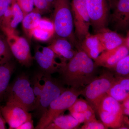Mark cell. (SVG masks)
<instances>
[{
    "instance_id": "cell-1",
    "label": "cell",
    "mask_w": 129,
    "mask_h": 129,
    "mask_svg": "<svg viewBox=\"0 0 129 129\" xmlns=\"http://www.w3.org/2000/svg\"><path fill=\"white\" fill-rule=\"evenodd\" d=\"M97 67L92 59L79 50L60 68L58 73L63 84L81 89L96 77Z\"/></svg>"
},
{
    "instance_id": "cell-2",
    "label": "cell",
    "mask_w": 129,
    "mask_h": 129,
    "mask_svg": "<svg viewBox=\"0 0 129 129\" xmlns=\"http://www.w3.org/2000/svg\"><path fill=\"white\" fill-rule=\"evenodd\" d=\"M53 22L57 37L69 41L76 48L79 44L74 34L70 0H56L53 7Z\"/></svg>"
},
{
    "instance_id": "cell-3",
    "label": "cell",
    "mask_w": 129,
    "mask_h": 129,
    "mask_svg": "<svg viewBox=\"0 0 129 129\" xmlns=\"http://www.w3.org/2000/svg\"><path fill=\"white\" fill-rule=\"evenodd\" d=\"M5 99L6 102L19 104L29 112L36 109V99L32 83L24 75L17 78L9 85Z\"/></svg>"
},
{
    "instance_id": "cell-4",
    "label": "cell",
    "mask_w": 129,
    "mask_h": 129,
    "mask_svg": "<svg viewBox=\"0 0 129 129\" xmlns=\"http://www.w3.org/2000/svg\"><path fill=\"white\" fill-rule=\"evenodd\" d=\"M81 89L71 87L67 88L51 103L46 111L41 116L35 128L45 129L55 119L68 109L81 95Z\"/></svg>"
},
{
    "instance_id": "cell-5",
    "label": "cell",
    "mask_w": 129,
    "mask_h": 129,
    "mask_svg": "<svg viewBox=\"0 0 129 129\" xmlns=\"http://www.w3.org/2000/svg\"><path fill=\"white\" fill-rule=\"evenodd\" d=\"M115 79L112 73L109 71L104 72L81 89V95L85 98L90 106L96 111L102 99L107 94Z\"/></svg>"
},
{
    "instance_id": "cell-6",
    "label": "cell",
    "mask_w": 129,
    "mask_h": 129,
    "mask_svg": "<svg viewBox=\"0 0 129 129\" xmlns=\"http://www.w3.org/2000/svg\"><path fill=\"white\" fill-rule=\"evenodd\" d=\"M96 112L108 128L118 129L123 125L124 115L122 104L107 94L102 99Z\"/></svg>"
},
{
    "instance_id": "cell-7",
    "label": "cell",
    "mask_w": 129,
    "mask_h": 129,
    "mask_svg": "<svg viewBox=\"0 0 129 129\" xmlns=\"http://www.w3.org/2000/svg\"><path fill=\"white\" fill-rule=\"evenodd\" d=\"M6 36V39L13 56L22 65L28 67L32 64V56L28 42L25 38L20 37L15 30L2 28Z\"/></svg>"
},
{
    "instance_id": "cell-8",
    "label": "cell",
    "mask_w": 129,
    "mask_h": 129,
    "mask_svg": "<svg viewBox=\"0 0 129 129\" xmlns=\"http://www.w3.org/2000/svg\"><path fill=\"white\" fill-rule=\"evenodd\" d=\"M90 25L95 34L107 27L111 11L110 0H86Z\"/></svg>"
},
{
    "instance_id": "cell-9",
    "label": "cell",
    "mask_w": 129,
    "mask_h": 129,
    "mask_svg": "<svg viewBox=\"0 0 129 129\" xmlns=\"http://www.w3.org/2000/svg\"><path fill=\"white\" fill-rule=\"evenodd\" d=\"M74 34L79 45L86 35L89 34V17L86 8V0H72L71 2Z\"/></svg>"
},
{
    "instance_id": "cell-10",
    "label": "cell",
    "mask_w": 129,
    "mask_h": 129,
    "mask_svg": "<svg viewBox=\"0 0 129 129\" xmlns=\"http://www.w3.org/2000/svg\"><path fill=\"white\" fill-rule=\"evenodd\" d=\"M43 88L39 104L35 111L41 116L51 103L66 89L60 82L53 79L51 75L42 73Z\"/></svg>"
},
{
    "instance_id": "cell-11",
    "label": "cell",
    "mask_w": 129,
    "mask_h": 129,
    "mask_svg": "<svg viewBox=\"0 0 129 129\" xmlns=\"http://www.w3.org/2000/svg\"><path fill=\"white\" fill-rule=\"evenodd\" d=\"M34 57L43 73L51 75L58 72L60 68L65 63L58 62L57 59L62 60L48 46L38 45L36 47Z\"/></svg>"
},
{
    "instance_id": "cell-12",
    "label": "cell",
    "mask_w": 129,
    "mask_h": 129,
    "mask_svg": "<svg viewBox=\"0 0 129 129\" xmlns=\"http://www.w3.org/2000/svg\"><path fill=\"white\" fill-rule=\"evenodd\" d=\"M3 117L10 129H17L24 122L32 118L30 112L15 103L6 102L1 107Z\"/></svg>"
},
{
    "instance_id": "cell-13",
    "label": "cell",
    "mask_w": 129,
    "mask_h": 129,
    "mask_svg": "<svg viewBox=\"0 0 129 129\" xmlns=\"http://www.w3.org/2000/svg\"><path fill=\"white\" fill-rule=\"evenodd\" d=\"M109 23L116 30H125L129 25V0H110Z\"/></svg>"
},
{
    "instance_id": "cell-14",
    "label": "cell",
    "mask_w": 129,
    "mask_h": 129,
    "mask_svg": "<svg viewBox=\"0 0 129 129\" xmlns=\"http://www.w3.org/2000/svg\"><path fill=\"white\" fill-rule=\"evenodd\" d=\"M129 48L124 45L112 50L103 51L94 60L97 67H102L110 69L123 57L129 55Z\"/></svg>"
},
{
    "instance_id": "cell-15",
    "label": "cell",
    "mask_w": 129,
    "mask_h": 129,
    "mask_svg": "<svg viewBox=\"0 0 129 129\" xmlns=\"http://www.w3.org/2000/svg\"><path fill=\"white\" fill-rule=\"evenodd\" d=\"M24 17L23 12L15 0H13L11 6L5 13L3 17L1 26L10 30H15Z\"/></svg>"
},
{
    "instance_id": "cell-16",
    "label": "cell",
    "mask_w": 129,
    "mask_h": 129,
    "mask_svg": "<svg viewBox=\"0 0 129 129\" xmlns=\"http://www.w3.org/2000/svg\"><path fill=\"white\" fill-rule=\"evenodd\" d=\"M95 34L100 41L104 51L112 50L124 45V37L108 27L103 29Z\"/></svg>"
},
{
    "instance_id": "cell-17",
    "label": "cell",
    "mask_w": 129,
    "mask_h": 129,
    "mask_svg": "<svg viewBox=\"0 0 129 129\" xmlns=\"http://www.w3.org/2000/svg\"><path fill=\"white\" fill-rule=\"evenodd\" d=\"M48 47L64 62L72 58L77 51L74 50V46L69 41L60 37L53 40Z\"/></svg>"
},
{
    "instance_id": "cell-18",
    "label": "cell",
    "mask_w": 129,
    "mask_h": 129,
    "mask_svg": "<svg viewBox=\"0 0 129 129\" xmlns=\"http://www.w3.org/2000/svg\"><path fill=\"white\" fill-rule=\"evenodd\" d=\"M83 51L92 60L96 59L104 51L101 42L96 34L90 33L86 36L80 44L79 49Z\"/></svg>"
},
{
    "instance_id": "cell-19",
    "label": "cell",
    "mask_w": 129,
    "mask_h": 129,
    "mask_svg": "<svg viewBox=\"0 0 129 129\" xmlns=\"http://www.w3.org/2000/svg\"><path fill=\"white\" fill-rule=\"evenodd\" d=\"M14 68L11 61L0 65V106L5 99Z\"/></svg>"
},
{
    "instance_id": "cell-20",
    "label": "cell",
    "mask_w": 129,
    "mask_h": 129,
    "mask_svg": "<svg viewBox=\"0 0 129 129\" xmlns=\"http://www.w3.org/2000/svg\"><path fill=\"white\" fill-rule=\"evenodd\" d=\"M41 18L42 14L35 8L24 17L22 22V25L24 31L29 40H31L33 31L39 25Z\"/></svg>"
},
{
    "instance_id": "cell-21",
    "label": "cell",
    "mask_w": 129,
    "mask_h": 129,
    "mask_svg": "<svg viewBox=\"0 0 129 129\" xmlns=\"http://www.w3.org/2000/svg\"><path fill=\"white\" fill-rule=\"evenodd\" d=\"M80 124L71 114H61L55 119L45 129H76Z\"/></svg>"
},
{
    "instance_id": "cell-22",
    "label": "cell",
    "mask_w": 129,
    "mask_h": 129,
    "mask_svg": "<svg viewBox=\"0 0 129 129\" xmlns=\"http://www.w3.org/2000/svg\"><path fill=\"white\" fill-rule=\"evenodd\" d=\"M129 92L125 89L115 79V81L108 91L107 94L117 101L120 102L123 101L129 96Z\"/></svg>"
},
{
    "instance_id": "cell-23",
    "label": "cell",
    "mask_w": 129,
    "mask_h": 129,
    "mask_svg": "<svg viewBox=\"0 0 129 129\" xmlns=\"http://www.w3.org/2000/svg\"><path fill=\"white\" fill-rule=\"evenodd\" d=\"M118 76H129V55L119 60L111 69Z\"/></svg>"
},
{
    "instance_id": "cell-24",
    "label": "cell",
    "mask_w": 129,
    "mask_h": 129,
    "mask_svg": "<svg viewBox=\"0 0 129 129\" xmlns=\"http://www.w3.org/2000/svg\"><path fill=\"white\" fill-rule=\"evenodd\" d=\"M12 56L6 39L0 37V65L11 61Z\"/></svg>"
},
{
    "instance_id": "cell-25",
    "label": "cell",
    "mask_w": 129,
    "mask_h": 129,
    "mask_svg": "<svg viewBox=\"0 0 129 129\" xmlns=\"http://www.w3.org/2000/svg\"><path fill=\"white\" fill-rule=\"evenodd\" d=\"M32 84L36 99V109L39 104L43 88V82L42 78L41 73L38 74L35 76Z\"/></svg>"
},
{
    "instance_id": "cell-26",
    "label": "cell",
    "mask_w": 129,
    "mask_h": 129,
    "mask_svg": "<svg viewBox=\"0 0 129 129\" xmlns=\"http://www.w3.org/2000/svg\"><path fill=\"white\" fill-rule=\"evenodd\" d=\"M91 107H92L86 100L81 98H77L68 110L70 113L83 112Z\"/></svg>"
},
{
    "instance_id": "cell-27",
    "label": "cell",
    "mask_w": 129,
    "mask_h": 129,
    "mask_svg": "<svg viewBox=\"0 0 129 129\" xmlns=\"http://www.w3.org/2000/svg\"><path fill=\"white\" fill-rule=\"evenodd\" d=\"M55 33L37 27L33 31L32 37L41 41H46L51 38Z\"/></svg>"
},
{
    "instance_id": "cell-28",
    "label": "cell",
    "mask_w": 129,
    "mask_h": 129,
    "mask_svg": "<svg viewBox=\"0 0 129 129\" xmlns=\"http://www.w3.org/2000/svg\"><path fill=\"white\" fill-rule=\"evenodd\" d=\"M23 12L24 17L34 9V0H15Z\"/></svg>"
},
{
    "instance_id": "cell-29",
    "label": "cell",
    "mask_w": 129,
    "mask_h": 129,
    "mask_svg": "<svg viewBox=\"0 0 129 129\" xmlns=\"http://www.w3.org/2000/svg\"><path fill=\"white\" fill-rule=\"evenodd\" d=\"M35 9L42 14L51 11L46 0H34Z\"/></svg>"
},
{
    "instance_id": "cell-30",
    "label": "cell",
    "mask_w": 129,
    "mask_h": 129,
    "mask_svg": "<svg viewBox=\"0 0 129 129\" xmlns=\"http://www.w3.org/2000/svg\"><path fill=\"white\" fill-rule=\"evenodd\" d=\"M108 128L103 123L98 120L91 121L84 123L80 129H106Z\"/></svg>"
},
{
    "instance_id": "cell-31",
    "label": "cell",
    "mask_w": 129,
    "mask_h": 129,
    "mask_svg": "<svg viewBox=\"0 0 129 129\" xmlns=\"http://www.w3.org/2000/svg\"><path fill=\"white\" fill-rule=\"evenodd\" d=\"M37 27L42 29L55 33L53 22L47 19L42 18Z\"/></svg>"
},
{
    "instance_id": "cell-32",
    "label": "cell",
    "mask_w": 129,
    "mask_h": 129,
    "mask_svg": "<svg viewBox=\"0 0 129 129\" xmlns=\"http://www.w3.org/2000/svg\"><path fill=\"white\" fill-rule=\"evenodd\" d=\"M13 0H0V25L7 10L11 5Z\"/></svg>"
},
{
    "instance_id": "cell-33",
    "label": "cell",
    "mask_w": 129,
    "mask_h": 129,
    "mask_svg": "<svg viewBox=\"0 0 129 129\" xmlns=\"http://www.w3.org/2000/svg\"><path fill=\"white\" fill-rule=\"evenodd\" d=\"M85 120L84 123L97 120L95 115V111L92 107L83 112Z\"/></svg>"
},
{
    "instance_id": "cell-34",
    "label": "cell",
    "mask_w": 129,
    "mask_h": 129,
    "mask_svg": "<svg viewBox=\"0 0 129 129\" xmlns=\"http://www.w3.org/2000/svg\"><path fill=\"white\" fill-rule=\"evenodd\" d=\"M35 128L34 121L32 118L28 119L24 122L17 129H33Z\"/></svg>"
},
{
    "instance_id": "cell-35",
    "label": "cell",
    "mask_w": 129,
    "mask_h": 129,
    "mask_svg": "<svg viewBox=\"0 0 129 129\" xmlns=\"http://www.w3.org/2000/svg\"><path fill=\"white\" fill-rule=\"evenodd\" d=\"M70 114L80 124L84 123L85 119L83 112H72L70 113Z\"/></svg>"
},
{
    "instance_id": "cell-36",
    "label": "cell",
    "mask_w": 129,
    "mask_h": 129,
    "mask_svg": "<svg viewBox=\"0 0 129 129\" xmlns=\"http://www.w3.org/2000/svg\"><path fill=\"white\" fill-rule=\"evenodd\" d=\"M1 106H0V129H5L6 128V123L3 117L1 110Z\"/></svg>"
},
{
    "instance_id": "cell-37",
    "label": "cell",
    "mask_w": 129,
    "mask_h": 129,
    "mask_svg": "<svg viewBox=\"0 0 129 129\" xmlns=\"http://www.w3.org/2000/svg\"><path fill=\"white\" fill-rule=\"evenodd\" d=\"M123 104H122V108L129 109V96L123 101Z\"/></svg>"
},
{
    "instance_id": "cell-38",
    "label": "cell",
    "mask_w": 129,
    "mask_h": 129,
    "mask_svg": "<svg viewBox=\"0 0 129 129\" xmlns=\"http://www.w3.org/2000/svg\"><path fill=\"white\" fill-rule=\"evenodd\" d=\"M124 45H125L128 48H129V33L128 31L127 35L124 37Z\"/></svg>"
},
{
    "instance_id": "cell-39",
    "label": "cell",
    "mask_w": 129,
    "mask_h": 129,
    "mask_svg": "<svg viewBox=\"0 0 129 129\" xmlns=\"http://www.w3.org/2000/svg\"><path fill=\"white\" fill-rule=\"evenodd\" d=\"M46 1L50 9L53 8L56 0H46Z\"/></svg>"
}]
</instances>
